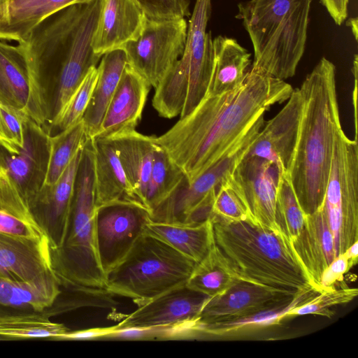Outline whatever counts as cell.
Here are the masks:
<instances>
[{
    "mask_svg": "<svg viewBox=\"0 0 358 358\" xmlns=\"http://www.w3.org/2000/svg\"><path fill=\"white\" fill-rule=\"evenodd\" d=\"M56 299L38 287L10 281L0 275V320L49 313Z\"/></svg>",
    "mask_w": 358,
    "mask_h": 358,
    "instance_id": "obj_32",
    "label": "cell"
},
{
    "mask_svg": "<svg viewBox=\"0 0 358 358\" xmlns=\"http://www.w3.org/2000/svg\"><path fill=\"white\" fill-rule=\"evenodd\" d=\"M147 17L134 0H103L92 47L104 54L122 49L141 35Z\"/></svg>",
    "mask_w": 358,
    "mask_h": 358,
    "instance_id": "obj_20",
    "label": "cell"
},
{
    "mask_svg": "<svg viewBox=\"0 0 358 358\" xmlns=\"http://www.w3.org/2000/svg\"><path fill=\"white\" fill-rule=\"evenodd\" d=\"M337 25H341L348 17L349 0H320Z\"/></svg>",
    "mask_w": 358,
    "mask_h": 358,
    "instance_id": "obj_45",
    "label": "cell"
},
{
    "mask_svg": "<svg viewBox=\"0 0 358 358\" xmlns=\"http://www.w3.org/2000/svg\"><path fill=\"white\" fill-rule=\"evenodd\" d=\"M358 294L357 288L334 287L317 293L307 302L296 306L289 312L291 317L304 315H317L331 317L334 313L331 308L347 303Z\"/></svg>",
    "mask_w": 358,
    "mask_h": 358,
    "instance_id": "obj_40",
    "label": "cell"
},
{
    "mask_svg": "<svg viewBox=\"0 0 358 358\" xmlns=\"http://www.w3.org/2000/svg\"><path fill=\"white\" fill-rule=\"evenodd\" d=\"M243 155L229 149L213 165L192 182L186 176L173 192L151 213V220L178 224L194 225L210 219L216 189L233 173Z\"/></svg>",
    "mask_w": 358,
    "mask_h": 358,
    "instance_id": "obj_10",
    "label": "cell"
},
{
    "mask_svg": "<svg viewBox=\"0 0 358 358\" xmlns=\"http://www.w3.org/2000/svg\"><path fill=\"white\" fill-rule=\"evenodd\" d=\"M82 148L59 179L52 185H44L28 203L34 221L48 240L50 249L59 247L64 238Z\"/></svg>",
    "mask_w": 358,
    "mask_h": 358,
    "instance_id": "obj_16",
    "label": "cell"
},
{
    "mask_svg": "<svg viewBox=\"0 0 358 358\" xmlns=\"http://www.w3.org/2000/svg\"><path fill=\"white\" fill-rule=\"evenodd\" d=\"M281 110L264 124L245 156L264 159L288 173L298 139L303 108L299 88L293 91Z\"/></svg>",
    "mask_w": 358,
    "mask_h": 358,
    "instance_id": "obj_15",
    "label": "cell"
},
{
    "mask_svg": "<svg viewBox=\"0 0 358 358\" xmlns=\"http://www.w3.org/2000/svg\"><path fill=\"white\" fill-rule=\"evenodd\" d=\"M346 24L349 26L351 28L352 32L354 35V37L356 41H357V35H358V30H357V17H351L348 21Z\"/></svg>",
    "mask_w": 358,
    "mask_h": 358,
    "instance_id": "obj_49",
    "label": "cell"
},
{
    "mask_svg": "<svg viewBox=\"0 0 358 358\" xmlns=\"http://www.w3.org/2000/svg\"><path fill=\"white\" fill-rule=\"evenodd\" d=\"M108 138L117 152L137 201L146 208L147 186L157 146L154 136H146L133 129L117 133Z\"/></svg>",
    "mask_w": 358,
    "mask_h": 358,
    "instance_id": "obj_23",
    "label": "cell"
},
{
    "mask_svg": "<svg viewBox=\"0 0 358 358\" xmlns=\"http://www.w3.org/2000/svg\"><path fill=\"white\" fill-rule=\"evenodd\" d=\"M0 275L38 287L55 297L61 284L50 260L47 237H27L0 232Z\"/></svg>",
    "mask_w": 358,
    "mask_h": 358,
    "instance_id": "obj_13",
    "label": "cell"
},
{
    "mask_svg": "<svg viewBox=\"0 0 358 358\" xmlns=\"http://www.w3.org/2000/svg\"><path fill=\"white\" fill-rule=\"evenodd\" d=\"M127 65L123 49L104 54L97 66L98 78L83 117L88 138L97 134L122 73Z\"/></svg>",
    "mask_w": 358,
    "mask_h": 358,
    "instance_id": "obj_26",
    "label": "cell"
},
{
    "mask_svg": "<svg viewBox=\"0 0 358 358\" xmlns=\"http://www.w3.org/2000/svg\"><path fill=\"white\" fill-rule=\"evenodd\" d=\"M348 250L338 255L323 271L320 280L321 292L335 287L343 280V275L357 264Z\"/></svg>",
    "mask_w": 358,
    "mask_h": 358,
    "instance_id": "obj_43",
    "label": "cell"
},
{
    "mask_svg": "<svg viewBox=\"0 0 358 358\" xmlns=\"http://www.w3.org/2000/svg\"><path fill=\"white\" fill-rule=\"evenodd\" d=\"M322 209L337 256L358 241V144L345 135L342 127L335 134Z\"/></svg>",
    "mask_w": 358,
    "mask_h": 358,
    "instance_id": "obj_9",
    "label": "cell"
},
{
    "mask_svg": "<svg viewBox=\"0 0 358 358\" xmlns=\"http://www.w3.org/2000/svg\"><path fill=\"white\" fill-rule=\"evenodd\" d=\"M94 151L88 139L82 148L64 238L50 248L52 268L61 287L105 288L106 274L96 243Z\"/></svg>",
    "mask_w": 358,
    "mask_h": 358,
    "instance_id": "obj_6",
    "label": "cell"
},
{
    "mask_svg": "<svg viewBox=\"0 0 358 358\" xmlns=\"http://www.w3.org/2000/svg\"><path fill=\"white\" fill-rule=\"evenodd\" d=\"M48 312L0 320V337L3 340L55 337L69 329L62 323L50 320Z\"/></svg>",
    "mask_w": 358,
    "mask_h": 358,
    "instance_id": "obj_37",
    "label": "cell"
},
{
    "mask_svg": "<svg viewBox=\"0 0 358 358\" xmlns=\"http://www.w3.org/2000/svg\"><path fill=\"white\" fill-rule=\"evenodd\" d=\"M292 245L313 287L321 292L322 274L336 257L333 236L322 208L306 215L304 226Z\"/></svg>",
    "mask_w": 358,
    "mask_h": 358,
    "instance_id": "obj_22",
    "label": "cell"
},
{
    "mask_svg": "<svg viewBox=\"0 0 358 358\" xmlns=\"http://www.w3.org/2000/svg\"><path fill=\"white\" fill-rule=\"evenodd\" d=\"M116 329L115 325L106 327H95L83 330L67 331L55 337L53 340H101L104 336Z\"/></svg>",
    "mask_w": 358,
    "mask_h": 358,
    "instance_id": "obj_44",
    "label": "cell"
},
{
    "mask_svg": "<svg viewBox=\"0 0 358 358\" xmlns=\"http://www.w3.org/2000/svg\"><path fill=\"white\" fill-rule=\"evenodd\" d=\"M87 139L83 120L68 129L49 134V159L44 185H52L59 179Z\"/></svg>",
    "mask_w": 358,
    "mask_h": 358,
    "instance_id": "obj_34",
    "label": "cell"
},
{
    "mask_svg": "<svg viewBox=\"0 0 358 358\" xmlns=\"http://www.w3.org/2000/svg\"><path fill=\"white\" fill-rule=\"evenodd\" d=\"M280 173L279 168L271 162L247 156L232 173L243 192L255 223L275 231H278L274 216Z\"/></svg>",
    "mask_w": 358,
    "mask_h": 358,
    "instance_id": "obj_18",
    "label": "cell"
},
{
    "mask_svg": "<svg viewBox=\"0 0 358 358\" xmlns=\"http://www.w3.org/2000/svg\"><path fill=\"white\" fill-rule=\"evenodd\" d=\"M145 232L166 243L196 263L200 262L215 243L212 217L194 225L150 221Z\"/></svg>",
    "mask_w": 358,
    "mask_h": 358,
    "instance_id": "obj_27",
    "label": "cell"
},
{
    "mask_svg": "<svg viewBox=\"0 0 358 358\" xmlns=\"http://www.w3.org/2000/svg\"><path fill=\"white\" fill-rule=\"evenodd\" d=\"M97 78V66L92 67L88 71L80 85L71 95L59 116L50 126L48 133H50L53 128L56 129L57 133H58L82 120L90 102L91 94L95 86Z\"/></svg>",
    "mask_w": 358,
    "mask_h": 358,
    "instance_id": "obj_39",
    "label": "cell"
},
{
    "mask_svg": "<svg viewBox=\"0 0 358 358\" xmlns=\"http://www.w3.org/2000/svg\"><path fill=\"white\" fill-rule=\"evenodd\" d=\"M196 264L144 231L124 258L106 273L105 289L140 306L186 285Z\"/></svg>",
    "mask_w": 358,
    "mask_h": 358,
    "instance_id": "obj_8",
    "label": "cell"
},
{
    "mask_svg": "<svg viewBox=\"0 0 358 358\" xmlns=\"http://www.w3.org/2000/svg\"><path fill=\"white\" fill-rule=\"evenodd\" d=\"M357 55H355L352 73L355 78V87L353 91V104L355 110V140L357 141Z\"/></svg>",
    "mask_w": 358,
    "mask_h": 358,
    "instance_id": "obj_47",
    "label": "cell"
},
{
    "mask_svg": "<svg viewBox=\"0 0 358 358\" xmlns=\"http://www.w3.org/2000/svg\"><path fill=\"white\" fill-rule=\"evenodd\" d=\"M212 210L215 217L226 222H247L257 224L243 192L232 173L217 187Z\"/></svg>",
    "mask_w": 358,
    "mask_h": 358,
    "instance_id": "obj_38",
    "label": "cell"
},
{
    "mask_svg": "<svg viewBox=\"0 0 358 358\" xmlns=\"http://www.w3.org/2000/svg\"><path fill=\"white\" fill-rule=\"evenodd\" d=\"M0 104L33 117V91L19 46L0 39Z\"/></svg>",
    "mask_w": 358,
    "mask_h": 358,
    "instance_id": "obj_25",
    "label": "cell"
},
{
    "mask_svg": "<svg viewBox=\"0 0 358 358\" xmlns=\"http://www.w3.org/2000/svg\"><path fill=\"white\" fill-rule=\"evenodd\" d=\"M299 90L303 108L287 174L302 210L310 215L322 207L335 134L341 127L334 64L322 57Z\"/></svg>",
    "mask_w": 358,
    "mask_h": 358,
    "instance_id": "obj_3",
    "label": "cell"
},
{
    "mask_svg": "<svg viewBox=\"0 0 358 358\" xmlns=\"http://www.w3.org/2000/svg\"><path fill=\"white\" fill-rule=\"evenodd\" d=\"M0 166H1V160H0Z\"/></svg>",
    "mask_w": 358,
    "mask_h": 358,
    "instance_id": "obj_50",
    "label": "cell"
},
{
    "mask_svg": "<svg viewBox=\"0 0 358 358\" xmlns=\"http://www.w3.org/2000/svg\"><path fill=\"white\" fill-rule=\"evenodd\" d=\"M0 232L27 237L45 236L34 221L27 202L2 166H0Z\"/></svg>",
    "mask_w": 358,
    "mask_h": 358,
    "instance_id": "obj_30",
    "label": "cell"
},
{
    "mask_svg": "<svg viewBox=\"0 0 358 358\" xmlns=\"http://www.w3.org/2000/svg\"><path fill=\"white\" fill-rule=\"evenodd\" d=\"M312 0H248L238 4L254 50L252 68L285 80L294 76L306 45Z\"/></svg>",
    "mask_w": 358,
    "mask_h": 358,
    "instance_id": "obj_5",
    "label": "cell"
},
{
    "mask_svg": "<svg viewBox=\"0 0 358 358\" xmlns=\"http://www.w3.org/2000/svg\"><path fill=\"white\" fill-rule=\"evenodd\" d=\"M185 176L183 171L157 144L145 198V207L150 216L152 210L173 192Z\"/></svg>",
    "mask_w": 358,
    "mask_h": 358,
    "instance_id": "obj_35",
    "label": "cell"
},
{
    "mask_svg": "<svg viewBox=\"0 0 358 358\" xmlns=\"http://www.w3.org/2000/svg\"><path fill=\"white\" fill-rule=\"evenodd\" d=\"M298 295L240 280L222 294L208 297L199 320L206 324L252 314L289 302Z\"/></svg>",
    "mask_w": 358,
    "mask_h": 358,
    "instance_id": "obj_17",
    "label": "cell"
},
{
    "mask_svg": "<svg viewBox=\"0 0 358 358\" xmlns=\"http://www.w3.org/2000/svg\"><path fill=\"white\" fill-rule=\"evenodd\" d=\"M148 19L155 20L185 18L190 15L191 0H134Z\"/></svg>",
    "mask_w": 358,
    "mask_h": 358,
    "instance_id": "obj_41",
    "label": "cell"
},
{
    "mask_svg": "<svg viewBox=\"0 0 358 358\" xmlns=\"http://www.w3.org/2000/svg\"><path fill=\"white\" fill-rule=\"evenodd\" d=\"M0 147L5 149L8 152L11 153H16L19 151L20 148L15 145H13L12 143H10L5 134L3 132V130L1 129V126L0 124Z\"/></svg>",
    "mask_w": 358,
    "mask_h": 358,
    "instance_id": "obj_48",
    "label": "cell"
},
{
    "mask_svg": "<svg viewBox=\"0 0 358 358\" xmlns=\"http://www.w3.org/2000/svg\"><path fill=\"white\" fill-rule=\"evenodd\" d=\"M215 243L238 278L296 296L315 289L292 243L280 231L212 217Z\"/></svg>",
    "mask_w": 358,
    "mask_h": 358,
    "instance_id": "obj_4",
    "label": "cell"
},
{
    "mask_svg": "<svg viewBox=\"0 0 358 358\" xmlns=\"http://www.w3.org/2000/svg\"><path fill=\"white\" fill-rule=\"evenodd\" d=\"M208 296L186 285L175 287L138 306L116 329L175 326L196 320Z\"/></svg>",
    "mask_w": 358,
    "mask_h": 358,
    "instance_id": "obj_19",
    "label": "cell"
},
{
    "mask_svg": "<svg viewBox=\"0 0 358 358\" xmlns=\"http://www.w3.org/2000/svg\"><path fill=\"white\" fill-rule=\"evenodd\" d=\"M305 217L287 173L281 172L276 196L275 224L277 229L292 243L305 224Z\"/></svg>",
    "mask_w": 358,
    "mask_h": 358,
    "instance_id": "obj_36",
    "label": "cell"
},
{
    "mask_svg": "<svg viewBox=\"0 0 358 358\" xmlns=\"http://www.w3.org/2000/svg\"><path fill=\"white\" fill-rule=\"evenodd\" d=\"M49 159V133L29 117L25 123L24 143L16 153L0 147L1 166L28 203L43 186Z\"/></svg>",
    "mask_w": 358,
    "mask_h": 358,
    "instance_id": "obj_14",
    "label": "cell"
},
{
    "mask_svg": "<svg viewBox=\"0 0 358 358\" xmlns=\"http://www.w3.org/2000/svg\"><path fill=\"white\" fill-rule=\"evenodd\" d=\"M211 9V0H196L184 51L155 88L152 103L162 117H183L207 95L215 65L213 38L207 31Z\"/></svg>",
    "mask_w": 358,
    "mask_h": 358,
    "instance_id": "obj_7",
    "label": "cell"
},
{
    "mask_svg": "<svg viewBox=\"0 0 358 358\" xmlns=\"http://www.w3.org/2000/svg\"><path fill=\"white\" fill-rule=\"evenodd\" d=\"M293 91L284 80L251 67L235 89L206 96L155 141L192 182L213 165L251 124Z\"/></svg>",
    "mask_w": 358,
    "mask_h": 358,
    "instance_id": "obj_1",
    "label": "cell"
},
{
    "mask_svg": "<svg viewBox=\"0 0 358 358\" xmlns=\"http://www.w3.org/2000/svg\"><path fill=\"white\" fill-rule=\"evenodd\" d=\"M90 0H12L10 22L1 40L17 43L42 21L71 5Z\"/></svg>",
    "mask_w": 358,
    "mask_h": 358,
    "instance_id": "obj_33",
    "label": "cell"
},
{
    "mask_svg": "<svg viewBox=\"0 0 358 358\" xmlns=\"http://www.w3.org/2000/svg\"><path fill=\"white\" fill-rule=\"evenodd\" d=\"M215 65L206 96L231 91L243 81L250 64V53L236 39L218 36L213 39Z\"/></svg>",
    "mask_w": 358,
    "mask_h": 358,
    "instance_id": "obj_28",
    "label": "cell"
},
{
    "mask_svg": "<svg viewBox=\"0 0 358 358\" xmlns=\"http://www.w3.org/2000/svg\"><path fill=\"white\" fill-rule=\"evenodd\" d=\"M150 87L148 82L127 64L94 138H108L123 131L136 129Z\"/></svg>",
    "mask_w": 358,
    "mask_h": 358,
    "instance_id": "obj_21",
    "label": "cell"
},
{
    "mask_svg": "<svg viewBox=\"0 0 358 358\" xmlns=\"http://www.w3.org/2000/svg\"><path fill=\"white\" fill-rule=\"evenodd\" d=\"M317 293L311 289L299 294L289 302L271 308L210 323L200 322V336H227L278 324L284 319L291 317L289 312L292 309L307 302Z\"/></svg>",
    "mask_w": 358,
    "mask_h": 358,
    "instance_id": "obj_29",
    "label": "cell"
},
{
    "mask_svg": "<svg viewBox=\"0 0 358 358\" xmlns=\"http://www.w3.org/2000/svg\"><path fill=\"white\" fill-rule=\"evenodd\" d=\"M91 139L94 151L96 207L118 201L140 203L111 141L108 138Z\"/></svg>",
    "mask_w": 358,
    "mask_h": 358,
    "instance_id": "obj_24",
    "label": "cell"
},
{
    "mask_svg": "<svg viewBox=\"0 0 358 358\" xmlns=\"http://www.w3.org/2000/svg\"><path fill=\"white\" fill-rule=\"evenodd\" d=\"M187 26L185 18H147L139 37L122 48L127 64L155 89L181 57Z\"/></svg>",
    "mask_w": 358,
    "mask_h": 358,
    "instance_id": "obj_11",
    "label": "cell"
},
{
    "mask_svg": "<svg viewBox=\"0 0 358 358\" xmlns=\"http://www.w3.org/2000/svg\"><path fill=\"white\" fill-rule=\"evenodd\" d=\"M11 3L12 0H0V38L10 22Z\"/></svg>",
    "mask_w": 358,
    "mask_h": 358,
    "instance_id": "obj_46",
    "label": "cell"
},
{
    "mask_svg": "<svg viewBox=\"0 0 358 358\" xmlns=\"http://www.w3.org/2000/svg\"><path fill=\"white\" fill-rule=\"evenodd\" d=\"M150 221V211L136 202L118 201L97 207L96 243L106 275L124 258Z\"/></svg>",
    "mask_w": 358,
    "mask_h": 358,
    "instance_id": "obj_12",
    "label": "cell"
},
{
    "mask_svg": "<svg viewBox=\"0 0 358 358\" xmlns=\"http://www.w3.org/2000/svg\"><path fill=\"white\" fill-rule=\"evenodd\" d=\"M29 116L24 112L0 104V124L8 140L21 148L24 143L25 123Z\"/></svg>",
    "mask_w": 358,
    "mask_h": 358,
    "instance_id": "obj_42",
    "label": "cell"
},
{
    "mask_svg": "<svg viewBox=\"0 0 358 358\" xmlns=\"http://www.w3.org/2000/svg\"><path fill=\"white\" fill-rule=\"evenodd\" d=\"M103 0L75 3L50 15L17 43L33 91V120L50 126L101 57L92 47ZM49 126V127H50Z\"/></svg>",
    "mask_w": 358,
    "mask_h": 358,
    "instance_id": "obj_2",
    "label": "cell"
},
{
    "mask_svg": "<svg viewBox=\"0 0 358 358\" xmlns=\"http://www.w3.org/2000/svg\"><path fill=\"white\" fill-rule=\"evenodd\" d=\"M240 280L228 259L215 243L194 267L186 285L208 297L220 294Z\"/></svg>",
    "mask_w": 358,
    "mask_h": 358,
    "instance_id": "obj_31",
    "label": "cell"
}]
</instances>
